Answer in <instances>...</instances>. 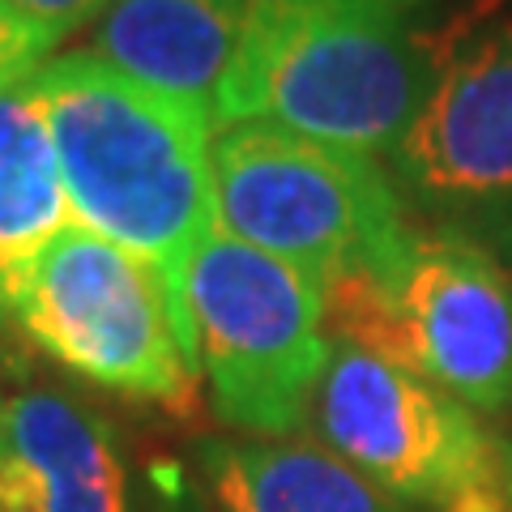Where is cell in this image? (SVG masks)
I'll list each match as a JSON object with an SVG mask.
<instances>
[{"instance_id": "cell-1", "label": "cell", "mask_w": 512, "mask_h": 512, "mask_svg": "<svg viewBox=\"0 0 512 512\" xmlns=\"http://www.w3.org/2000/svg\"><path fill=\"white\" fill-rule=\"evenodd\" d=\"M77 227L171 274L218 231L214 124L90 52L35 73Z\"/></svg>"}, {"instance_id": "cell-2", "label": "cell", "mask_w": 512, "mask_h": 512, "mask_svg": "<svg viewBox=\"0 0 512 512\" xmlns=\"http://www.w3.org/2000/svg\"><path fill=\"white\" fill-rule=\"evenodd\" d=\"M423 86V47L393 0H248L218 133L274 124L393 158Z\"/></svg>"}, {"instance_id": "cell-3", "label": "cell", "mask_w": 512, "mask_h": 512, "mask_svg": "<svg viewBox=\"0 0 512 512\" xmlns=\"http://www.w3.org/2000/svg\"><path fill=\"white\" fill-rule=\"evenodd\" d=\"M167 282L218 419L248 436H295L333 359L325 282L222 227Z\"/></svg>"}, {"instance_id": "cell-4", "label": "cell", "mask_w": 512, "mask_h": 512, "mask_svg": "<svg viewBox=\"0 0 512 512\" xmlns=\"http://www.w3.org/2000/svg\"><path fill=\"white\" fill-rule=\"evenodd\" d=\"M214 197L222 231L320 282L342 274L393 278L419 235L380 158L274 124H231L214 137Z\"/></svg>"}, {"instance_id": "cell-5", "label": "cell", "mask_w": 512, "mask_h": 512, "mask_svg": "<svg viewBox=\"0 0 512 512\" xmlns=\"http://www.w3.org/2000/svg\"><path fill=\"white\" fill-rule=\"evenodd\" d=\"M419 47V107L393 180L431 231L512 256V9L474 0Z\"/></svg>"}, {"instance_id": "cell-6", "label": "cell", "mask_w": 512, "mask_h": 512, "mask_svg": "<svg viewBox=\"0 0 512 512\" xmlns=\"http://www.w3.org/2000/svg\"><path fill=\"white\" fill-rule=\"evenodd\" d=\"M325 329L478 414L512 410V278L500 256L461 235L419 231L393 278L325 282Z\"/></svg>"}, {"instance_id": "cell-7", "label": "cell", "mask_w": 512, "mask_h": 512, "mask_svg": "<svg viewBox=\"0 0 512 512\" xmlns=\"http://www.w3.org/2000/svg\"><path fill=\"white\" fill-rule=\"evenodd\" d=\"M26 342L128 402L192 410L201 376L175 325L171 282L146 256L86 227L64 231L9 299Z\"/></svg>"}, {"instance_id": "cell-8", "label": "cell", "mask_w": 512, "mask_h": 512, "mask_svg": "<svg viewBox=\"0 0 512 512\" xmlns=\"http://www.w3.org/2000/svg\"><path fill=\"white\" fill-rule=\"evenodd\" d=\"M312 414L333 453L402 508L512 512V440L406 367L333 342Z\"/></svg>"}, {"instance_id": "cell-9", "label": "cell", "mask_w": 512, "mask_h": 512, "mask_svg": "<svg viewBox=\"0 0 512 512\" xmlns=\"http://www.w3.org/2000/svg\"><path fill=\"white\" fill-rule=\"evenodd\" d=\"M0 512H137L111 423L60 389L0 406Z\"/></svg>"}, {"instance_id": "cell-10", "label": "cell", "mask_w": 512, "mask_h": 512, "mask_svg": "<svg viewBox=\"0 0 512 512\" xmlns=\"http://www.w3.org/2000/svg\"><path fill=\"white\" fill-rule=\"evenodd\" d=\"M244 22L248 0H107L90 56L218 124Z\"/></svg>"}, {"instance_id": "cell-11", "label": "cell", "mask_w": 512, "mask_h": 512, "mask_svg": "<svg viewBox=\"0 0 512 512\" xmlns=\"http://www.w3.org/2000/svg\"><path fill=\"white\" fill-rule=\"evenodd\" d=\"M201 474L222 512H406L342 453L299 431L210 440Z\"/></svg>"}, {"instance_id": "cell-12", "label": "cell", "mask_w": 512, "mask_h": 512, "mask_svg": "<svg viewBox=\"0 0 512 512\" xmlns=\"http://www.w3.org/2000/svg\"><path fill=\"white\" fill-rule=\"evenodd\" d=\"M73 227V201L64 188L35 73L5 82L0 86V308L9 312L26 269Z\"/></svg>"}, {"instance_id": "cell-13", "label": "cell", "mask_w": 512, "mask_h": 512, "mask_svg": "<svg viewBox=\"0 0 512 512\" xmlns=\"http://www.w3.org/2000/svg\"><path fill=\"white\" fill-rule=\"evenodd\" d=\"M52 39L43 30L22 18L18 9H9L0 0V86L5 82H18V77H30L43 69V56L52 52Z\"/></svg>"}, {"instance_id": "cell-14", "label": "cell", "mask_w": 512, "mask_h": 512, "mask_svg": "<svg viewBox=\"0 0 512 512\" xmlns=\"http://www.w3.org/2000/svg\"><path fill=\"white\" fill-rule=\"evenodd\" d=\"M5 5L35 22L52 43H60L64 35L82 30L86 22H99L107 0H5Z\"/></svg>"}, {"instance_id": "cell-15", "label": "cell", "mask_w": 512, "mask_h": 512, "mask_svg": "<svg viewBox=\"0 0 512 512\" xmlns=\"http://www.w3.org/2000/svg\"><path fill=\"white\" fill-rule=\"evenodd\" d=\"M26 333L18 329L5 308H0V406L18 393V380H26Z\"/></svg>"}, {"instance_id": "cell-16", "label": "cell", "mask_w": 512, "mask_h": 512, "mask_svg": "<svg viewBox=\"0 0 512 512\" xmlns=\"http://www.w3.org/2000/svg\"><path fill=\"white\" fill-rule=\"evenodd\" d=\"M393 5H402V9H406V13H410V9H414V5H423V0H393Z\"/></svg>"}]
</instances>
